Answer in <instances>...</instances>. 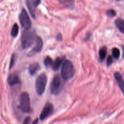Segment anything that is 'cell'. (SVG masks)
Returning a JSON list of instances; mask_svg holds the SVG:
<instances>
[{
  "label": "cell",
  "instance_id": "obj_1",
  "mask_svg": "<svg viewBox=\"0 0 124 124\" xmlns=\"http://www.w3.org/2000/svg\"><path fill=\"white\" fill-rule=\"evenodd\" d=\"M36 32L34 29L24 30L21 36V47L24 49L29 48L33 45L37 39Z\"/></svg>",
  "mask_w": 124,
  "mask_h": 124
},
{
  "label": "cell",
  "instance_id": "obj_2",
  "mask_svg": "<svg viewBox=\"0 0 124 124\" xmlns=\"http://www.w3.org/2000/svg\"><path fill=\"white\" fill-rule=\"evenodd\" d=\"M61 74L64 80H67L73 77L75 74V69L71 61L68 60L64 61L62 64Z\"/></svg>",
  "mask_w": 124,
  "mask_h": 124
},
{
  "label": "cell",
  "instance_id": "obj_3",
  "mask_svg": "<svg viewBox=\"0 0 124 124\" xmlns=\"http://www.w3.org/2000/svg\"><path fill=\"white\" fill-rule=\"evenodd\" d=\"M64 84H65L64 79L62 77L58 75L55 76L52 79L51 84V93L54 95L58 94L63 88Z\"/></svg>",
  "mask_w": 124,
  "mask_h": 124
},
{
  "label": "cell",
  "instance_id": "obj_4",
  "mask_svg": "<svg viewBox=\"0 0 124 124\" xmlns=\"http://www.w3.org/2000/svg\"><path fill=\"white\" fill-rule=\"evenodd\" d=\"M19 108L23 113H29L32 111L29 96L28 93L26 92L23 93L20 95Z\"/></svg>",
  "mask_w": 124,
  "mask_h": 124
},
{
  "label": "cell",
  "instance_id": "obj_5",
  "mask_svg": "<svg viewBox=\"0 0 124 124\" xmlns=\"http://www.w3.org/2000/svg\"><path fill=\"white\" fill-rule=\"evenodd\" d=\"M47 76L45 74H41L37 78L35 82V88L37 93L40 96L45 93L47 84Z\"/></svg>",
  "mask_w": 124,
  "mask_h": 124
},
{
  "label": "cell",
  "instance_id": "obj_6",
  "mask_svg": "<svg viewBox=\"0 0 124 124\" xmlns=\"http://www.w3.org/2000/svg\"><path fill=\"white\" fill-rule=\"evenodd\" d=\"M20 24L24 30H27L31 29V21L29 18L27 11L24 9H23L21 12L19 16Z\"/></svg>",
  "mask_w": 124,
  "mask_h": 124
},
{
  "label": "cell",
  "instance_id": "obj_7",
  "mask_svg": "<svg viewBox=\"0 0 124 124\" xmlns=\"http://www.w3.org/2000/svg\"><path fill=\"white\" fill-rule=\"evenodd\" d=\"M54 111V106L51 103H47L45 105L40 116V120H43L52 114Z\"/></svg>",
  "mask_w": 124,
  "mask_h": 124
},
{
  "label": "cell",
  "instance_id": "obj_8",
  "mask_svg": "<svg viewBox=\"0 0 124 124\" xmlns=\"http://www.w3.org/2000/svg\"><path fill=\"white\" fill-rule=\"evenodd\" d=\"M26 5L32 16L35 18L36 8L39 5L37 4L35 0H26Z\"/></svg>",
  "mask_w": 124,
  "mask_h": 124
},
{
  "label": "cell",
  "instance_id": "obj_9",
  "mask_svg": "<svg viewBox=\"0 0 124 124\" xmlns=\"http://www.w3.org/2000/svg\"><path fill=\"white\" fill-rule=\"evenodd\" d=\"M8 84L10 86H15L21 83V80L19 78L18 76L16 74H11L9 75L8 78Z\"/></svg>",
  "mask_w": 124,
  "mask_h": 124
},
{
  "label": "cell",
  "instance_id": "obj_10",
  "mask_svg": "<svg viewBox=\"0 0 124 124\" xmlns=\"http://www.w3.org/2000/svg\"><path fill=\"white\" fill-rule=\"evenodd\" d=\"M114 77H115L116 80L117 81V83L118 85H119V88L121 89L122 92L123 93V94H124V78H123L122 76L120 74L119 72H115L114 73Z\"/></svg>",
  "mask_w": 124,
  "mask_h": 124
},
{
  "label": "cell",
  "instance_id": "obj_11",
  "mask_svg": "<svg viewBox=\"0 0 124 124\" xmlns=\"http://www.w3.org/2000/svg\"><path fill=\"white\" fill-rule=\"evenodd\" d=\"M35 43V44L34 49H33V51L35 52H40L41 51V49H42L43 46L42 40H41V39L40 37H37Z\"/></svg>",
  "mask_w": 124,
  "mask_h": 124
},
{
  "label": "cell",
  "instance_id": "obj_12",
  "mask_svg": "<svg viewBox=\"0 0 124 124\" xmlns=\"http://www.w3.org/2000/svg\"><path fill=\"white\" fill-rule=\"evenodd\" d=\"M64 59H65V58H63V57H57L56 58L52 66L54 71H57L60 68L61 65L63 63Z\"/></svg>",
  "mask_w": 124,
  "mask_h": 124
},
{
  "label": "cell",
  "instance_id": "obj_13",
  "mask_svg": "<svg viewBox=\"0 0 124 124\" xmlns=\"http://www.w3.org/2000/svg\"><path fill=\"white\" fill-rule=\"evenodd\" d=\"M40 69V66L38 63H33L29 67V72L31 75H34Z\"/></svg>",
  "mask_w": 124,
  "mask_h": 124
},
{
  "label": "cell",
  "instance_id": "obj_14",
  "mask_svg": "<svg viewBox=\"0 0 124 124\" xmlns=\"http://www.w3.org/2000/svg\"><path fill=\"white\" fill-rule=\"evenodd\" d=\"M115 24L120 32L124 34V20L122 18H117L116 20Z\"/></svg>",
  "mask_w": 124,
  "mask_h": 124
},
{
  "label": "cell",
  "instance_id": "obj_15",
  "mask_svg": "<svg viewBox=\"0 0 124 124\" xmlns=\"http://www.w3.org/2000/svg\"><path fill=\"white\" fill-rule=\"evenodd\" d=\"M107 47L105 46L101 47L99 51V58L101 61H103L105 59L107 55Z\"/></svg>",
  "mask_w": 124,
  "mask_h": 124
},
{
  "label": "cell",
  "instance_id": "obj_16",
  "mask_svg": "<svg viewBox=\"0 0 124 124\" xmlns=\"http://www.w3.org/2000/svg\"><path fill=\"white\" fill-rule=\"evenodd\" d=\"M19 32V27L18 26V24L16 23L14 24V25L13 26L12 29L11 31V35L13 37H16V36L18 34Z\"/></svg>",
  "mask_w": 124,
  "mask_h": 124
},
{
  "label": "cell",
  "instance_id": "obj_17",
  "mask_svg": "<svg viewBox=\"0 0 124 124\" xmlns=\"http://www.w3.org/2000/svg\"><path fill=\"white\" fill-rule=\"evenodd\" d=\"M53 63L54 62L52 61V58L50 57H46L45 61H44V64H45V65L46 66V67L47 68L50 67V66H52Z\"/></svg>",
  "mask_w": 124,
  "mask_h": 124
},
{
  "label": "cell",
  "instance_id": "obj_18",
  "mask_svg": "<svg viewBox=\"0 0 124 124\" xmlns=\"http://www.w3.org/2000/svg\"><path fill=\"white\" fill-rule=\"evenodd\" d=\"M112 54H113V56L114 57V58L116 59H118L120 57V51L119 49L116 48V47H114L112 49Z\"/></svg>",
  "mask_w": 124,
  "mask_h": 124
},
{
  "label": "cell",
  "instance_id": "obj_19",
  "mask_svg": "<svg viewBox=\"0 0 124 124\" xmlns=\"http://www.w3.org/2000/svg\"><path fill=\"white\" fill-rule=\"evenodd\" d=\"M63 4H65L67 7H72V5H74V3L72 0H60Z\"/></svg>",
  "mask_w": 124,
  "mask_h": 124
},
{
  "label": "cell",
  "instance_id": "obj_20",
  "mask_svg": "<svg viewBox=\"0 0 124 124\" xmlns=\"http://www.w3.org/2000/svg\"><path fill=\"white\" fill-rule=\"evenodd\" d=\"M107 15L109 17H114L116 15V12H115V10L110 9L107 12Z\"/></svg>",
  "mask_w": 124,
  "mask_h": 124
},
{
  "label": "cell",
  "instance_id": "obj_21",
  "mask_svg": "<svg viewBox=\"0 0 124 124\" xmlns=\"http://www.w3.org/2000/svg\"><path fill=\"white\" fill-rule=\"evenodd\" d=\"M113 57H112L111 55L108 56V58H107V66H110L111 65H112V63H113Z\"/></svg>",
  "mask_w": 124,
  "mask_h": 124
},
{
  "label": "cell",
  "instance_id": "obj_22",
  "mask_svg": "<svg viewBox=\"0 0 124 124\" xmlns=\"http://www.w3.org/2000/svg\"><path fill=\"white\" fill-rule=\"evenodd\" d=\"M15 55L13 54L12 56L11 57V60H10V69H11L12 68V66H14V63H15Z\"/></svg>",
  "mask_w": 124,
  "mask_h": 124
},
{
  "label": "cell",
  "instance_id": "obj_23",
  "mask_svg": "<svg viewBox=\"0 0 124 124\" xmlns=\"http://www.w3.org/2000/svg\"><path fill=\"white\" fill-rule=\"evenodd\" d=\"M30 122H31V117H27L26 119H24L23 124H29Z\"/></svg>",
  "mask_w": 124,
  "mask_h": 124
},
{
  "label": "cell",
  "instance_id": "obj_24",
  "mask_svg": "<svg viewBox=\"0 0 124 124\" xmlns=\"http://www.w3.org/2000/svg\"><path fill=\"white\" fill-rule=\"evenodd\" d=\"M62 35H61V34H58V35H57V40H58V41H61V40H62Z\"/></svg>",
  "mask_w": 124,
  "mask_h": 124
},
{
  "label": "cell",
  "instance_id": "obj_25",
  "mask_svg": "<svg viewBox=\"0 0 124 124\" xmlns=\"http://www.w3.org/2000/svg\"><path fill=\"white\" fill-rule=\"evenodd\" d=\"M38 123V119H35V120H34V122H33L32 124H37Z\"/></svg>",
  "mask_w": 124,
  "mask_h": 124
},
{
  "label": "cell",
  "instance_id": "obj_26",
  "mask_svg": "<svg viewBox=\"0 0 124 124\" xmlns=\"http://www.w3.org/2000/svg\"><path fill=\"white\" fill-rule=\"evenodd\" d=\"M116 1H119L120 0H116Z\"/></svg>",
  "mask_w": 124,
  "mask_h": 124
}]
</instances>
